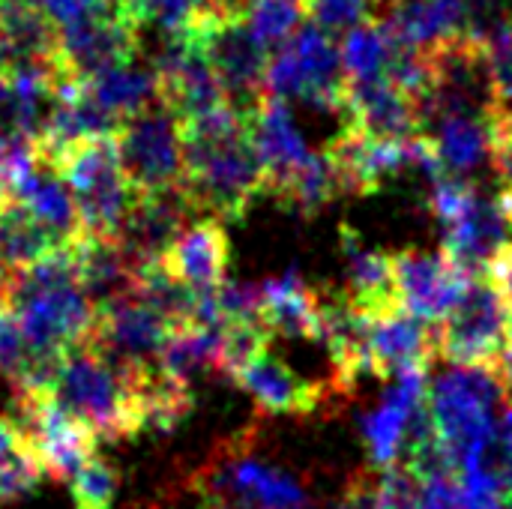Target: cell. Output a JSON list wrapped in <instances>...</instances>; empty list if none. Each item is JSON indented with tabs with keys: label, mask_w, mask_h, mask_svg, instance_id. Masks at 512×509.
<instances>
[{
	"label": "cell",
	"mask_w": 512,
	"mask_h": 509,
	"mask_svg": "<svg viewBox=\"0 0 512 509\" xmlns=\"http://www.w3.org/2000/svg\"><path fill=\"white\" fill-rule=\"evenodd\" d=\"M48 396L96 441H123L141 435V405L135 375L114 366L87 342L66 351L54 369Z\"/></svg>",
	"instance_id": "3"
},
{
	"label": "cell",
	"mask_w": 512,
	"mask_h": 509,
	"mask_svg": "<svg viewBox=\"0 0 512 509\" xmlns=\"http://www.w3.org/2000/svg\"><path fill=\"white\" fill-rule=\"evenodd\" d=\"M9 309L36 360H60L66 351L84 345L96 318V306L75 276L69 249L15 273Z\"/></svg>",
	"instance_id": "2"
},
{
	"label": "cell",
	"mask_w": 512,
	"mask_h": 509,
	"mask_svg": "<svg viewBox=\"0 0 512 509\" xmlns=\"http://www.w3.org/2000/svg\"><path fill=\"white\" fill-rule=\"evenodd\" d=\"M42 477H48V474H45L39 456L33 453V447L27 444L24 450H18L12 459H6L0 465V507L33 492L42 483Z\"/></svg>",
	"instance_id": "35"
},
{
	"label": "cell",
	"mask_w": 512,
	"mask_h": 509,
	"mask_svg": "<svg viewBox=\"0 0 512 509\" xmlns=\"http://www.w3.org/2000/svg\"><path fill=\"white\" fill-rule=\"evenodd\" d=\"M504 509H512V498H507V504H504Z\"/></svg>",
	"instance_id": "47"
},
{
	"label": "cell",
	"mask_w": 512,
	"mask_h": 509,
	"mask_svg": "<svg viewBox=\"0 0 512 509\" xmlns=\"http://www.w3.org/2000/svg\"><path fill=\"white\" fill-rule=\"evenodd\" d=\"M24 447H27V438H24L21 426H18L15 420L0 417V465H3L6 459H12L18 450H24Z\"/></svg>",
	"instance_id": "44"
},
{
	"label": "cell",
	"mask_w": 512,
	"mask_h": 509,
	"mask_svg": "<svg viewBox=\"0 0 512 509\" xmlns=\"http://www.w3.org/2000/svg\"><path fill=\"white\" fill-rule=\"evenodd\" d=\"M21 3H33V6H42L45 0H21Z\"/></svg>",
	"instance_id": "46"
},
{
	"label": "cell",
	"mask_w": 512,
	"mask_h": 509,
	"mask_svg": "<svg viewBox=\"0 0 512 509\" xmlns=\"http://www.w3.org/2000/svg\"><path fill=\"white\" fill-rule=\"evenodd\" d=\"M381 21L393 39L414 51H432L456 36H468L459 0H381Z\"/></svg>",
	"instance_id": "21"
},
{
	"label": "cell",
	"mask_w": 512,
	"mask_h": 509,
	"mask_svg": "<svg viewBox=\"0 0 512 509\" xmlns=\"http://www.w3.org/2000/svg\"><path fill=\"white\" fill-rule=\"evenodd\" d=\"M393 279L399 303L426 324H441L468 282L441 252L426 255L417 249L393 255Z\"/></svg>",
	"instance_id": "15"
},
{
	"label": "cell",
	"mask_w": 512,
	"mask_h": 509,
	"mask_svg": "<svg viewBox=\"0 0 512 509\" xmlns=\"http://www.w3.org/2000/svg\"><path fill=\"white\" fill-rule=\"evenodd\" d=\"M66 483H69L75 509H111L117 489H120V477H117L114 465L96 453L87 456Z\"/></svg>",
	"instance_id": "34"
},
{
	"label": "cell",
	"mask_w": 512,
	"mask_h": 509,
	"mask_svg": "<svg viewBox=\"0 0 512 509\" xmlns=\"http://www.w3.org/2000/svg\"><path fill=\"white\" fill-rule=\"evenodd\" d=\"M192 216L195 210L186 204L180 189L159 192V195H135L123 219V228L117 234V243L123 246V252L138 270L141 264L162 261Z\"/></svg>",
	"instance_id": "16"
},
{
	"label": "cell",
	"mask_w": 512,
	"mask_h": 509,
	"mask_svg": "<svg viewBox=\"0 0 512 509\" xmlns=\"http://www.w3.org/2000/svg\"><path fill=\"white\" fill-rule=\"evenodd\" d=\"M339 240H342L345 276H348L345 297L363 315H378L384 309L399 306L396 279H393V255L366 246L351 225H342Z\"/></svg>",
	"instance_id": "22"
},
{
	"label": "cell",
	"mask_w": 512,
	"mask_h": 509,
	"mask_svg": "<svg viewBox=\"0 0 512 509\" xmlns=\"http://www.w3.org/2000/svg\"><path fill=\"white\" fill-rule=\"evenodd\" d=\"M27 360H30V348L21 333V324H18L15 312L9 306H3L0 309V378L15 384L21 378Z\"/></svg>",
	"instance_id": "38"
},
{
	"label": "cell",
	"mask_w": 512,
	"mask_h": 509,
	"mask_svg": "<svg viewBox=\"0 0 512 509\" xmlns=\"http://www.w3.org/2000/svg\"><path fill=\"white\" fill-rule=\"evenodd\" d=\"M495 450H498V462L495 471L507 489V495L512 498V408H507V414L498 420V432H495Z\"/></svg>",
	"instance_id": "42"
},
{
	"label": "cell",
	"mask_w": 512,
	"mask_h": 509,
	"mask_svg": "<svg viewBox=\"0 0 512 509\" xmlns=\"http://www.w3.org/2000/svg\"><path fill=\"white\" fill-rule=\"evenodd\" d=\"M12 198H18L45 228H51L63 240L66 249L87 234L66 180L39 156H36V165L12 189Z\"/></svg>",
	"instance_id": "23"
},
{
	"label": "cell",
	"mask_w": 512,
	"mask_h": 509,
	"mask_svg": "<svg viewBox=\"0 0 512 509\" xmlns=\"http://www.w3.org/2000/svg\"><path fill=\"white\" fill-rule=\"evenodd\" d=\"M174 327L132 291L96 306L87 345L120 369L159 366V354Z\"/></svg>",
	"instance_id": "10"
},
{
	"label": "cell",
	"mask_w": 512,
	"mask_h": 509,
	"mask_svg": "<svg viewBox=\"0 0 512 509\" xmlns=\"http://www.w3.org/2000/svg\"><path fill=\"white\" fill-rule=\"evenodd\" d=\"M9 288H12V276L0 267V309L9 306Z\"/></svg>",
	"instance_id": "45"
},
{
	"label": "cell",
	"mask_w": 512,
	"mask_h": 509,
	"mask_svg": "<svg viewBox=\"0 0 512 509\" xmlns=\"http://www.w3.org/2000/svg\"><path fill=\"white\" fill-rule=\"evenodd\" d=\"M512 240V225L498 198L477 195L474 204L444 228L441 255L465 276L477 279L489 273L492 258Z\"/></svg>",
	"instance_id": "17"
},
{
	"label": "cell",
	"mask_w": 512,
	"mask_h": 509,
	"mask_svg": "<svg viewBox=\"0 0 512 509\" xmlns=\"http://www.w3.org/2000/svg\"><path fill=\"white\" fill-rule=\"evenodd\" d=\"M264 93L285 102H309L324 111H345L348 81L342 72L339 42L321 27H300L270 51Z\"/></svg>",
	"instance_id": "6"
},
{
	"label": "cell",
	"mask_w": 512,
	"mask_h": 509,
	"mask_svg": "<svg viewBox=\"0 0 512 509\" xmlns=\"http://www.w3.org/2000/svg\"><path fill=\"white\" fill-rule=\"evenodd\" d=\"M339 195H345V186H342V174H339L333 156L327 153V147L312 150L306 156V162L273 192L276 201H282L288 210H294L306 219L321 213Z\"/></svg>",
	"instance_id": "32"
},
{
	"label": "cell",
	"mask_w": 512,
	"mask_h": 509,
	"mask_svg": "<svg viewBox=\"0 0 512 509\" xmlns=\"http://www.w3.org/2000/svg\"><path fill=\"white\" fill-rule=\"evenodd\" d=\"M81 87L117 123H123L126 117H135L138 111L159 102L156 69L141 57L126 60L120 66H111V69H102V72L84 78Z\"/></svg>",
	"instance_id": "26"
},
{
	"label": "cell",
	"mask_w": 512,
	"mask_h": 509,
	"mask_svg": "<svg viewBox=\"0 0 512 509\" xmlns=\"http://www.w3.org/2000/svg\"><path fill=\"white\" fill-rule=\"evenodd\" d=\"M18 426L54 480H69L75 468L96 453V435L69 417L45 390H15Z\"/></svg>",
	"instance_id": "11"
},
{
	"label": "cell",
	"mask_w": 512,
	"mask_h": 509,
	"mask_svg": "<svg viewBox=\"0 0 512 509\" xmlns=\"http://www.w3.org/2000/svg\"><path fill=\"white\" fill-rule=\"evenodd\" d=\"M318 291L297 273L270 279L261 285V321L273 336L312 339L318 336Z\"/></svg>",
	"instance_id": "28"
},
{
	"label": "cell",
	"mask_w": 512,
	"mask_h": 509,
	"mask_svg": "<svg viewBox=\"0 0 512 509\" xmlns=\"http://www.w3.org/2000/svg\"><path fill=\"white\" fill-rule=\"evenodd\" d=\"M243 18L267 51L279 48L309 21L306 0H249Z\"/></svg>",
	"instance_id": "33"
},
{
	"label": "cell",
	"mask_w": 512,
	"mask_h": 509,
	"mask_svg": "<svg viewBox=\"0 0 512 509\" xmlns=\"http://www.w3.org/2000/svg\"><path fill=\"white\" fill-rule=\"evenodd\" d=\"M228 258L231 243L225 222H219L216 216H198L180 231V237L165 252L162 264L192 291L204 294L216 291L228 279Z\"/></svg>",
	"instance_id": "19"
},
{
	"label": "cell",
	"mask_w": 512,
	"mask_h": 509,
	"mask_svg": "<svg viewBox=\"0 0 512 509\" xmlns=\"http://www.w3.org/2000/svg\"><path fill=\"white\" fill-rule=\"evenodd\" d=\"M114 144L132 195H159L180 189V120L162 102H153L135 117H126L114 132Z\"/></svg>",
	"instance_id": "8"
},
{
	"label": "cell",
	"mask_w": 512,
	"mask_h": 509,
	"mask_svg": "<svg viewBox=\"0 0 512 509\" xmlns=\"http://www.w3.org/2000/svg\"><path fill=\"white\" fill-rule=\"evenodd\" d=\"M42 9L51 18L54 30L66 33V30H75L81 24L120 15L123 12V0H45Z\"/></svg>",
	"instance_id": "36"
},
{
	"label": "cell",
	"mask_w": 512,
	"mask_h": 509,
	"mask_svg": "<svg viewBox=\"0 0 512 509\" xmlns=\"http://www.w3.org/2000/svg\"><path fill=\"white\" fill-rule=\"evenodd\" d=\"M492 117L480 114H441L426 120L423 132L432 138L447 171L468 177L492 153Z\"/></svg>",
	"instance_id": "29"
},
{
	"label": "cell",
	"mask_w": 512,
	"mask_h": 509,
	"mask_svg": "<svg viewBox=\"0 0 512 509\" xmlns=\"http://www.w3.org/2000/svg\"><path fill=\"white\" fill-rule=\"evenodd\" d=\"M192 39L210 60L228 102L240 111H249L264 96L270 51L255 39L243 12L207 18Z\"/></svg>",
	"instance_id": "9"
},
{
	"label": "cell",
	"mask_w": 512,
	"mask_h": 509,
	"mask_svg": "<svg viewBox=\"0 0 512 509\" xmlns=\"http://www.w3.org/2000/svg\"><path fill=\"white\" fill-rule=\"evenodd\" d=\"M246 126L264 168V195H273L306 162L312 150L297 129L294 111L285 99L264 93L246 111Z\"/></svg>",
	"instance_id": "14"
},
{
	"label": "cell",
	"mask_w": 512,
	"mask_h": 509,
	"mask_svg": "<svg viewBox=\"0 0 512 509\" xmlns=\"http://www.w3.org/2000/svg\"><path fill=\"white\" fill-rule=\"evenodd\" d=\"M237 3H243V6H246V3H249V0H237Z\"/></svg>",
	"instance_id": "48"
},
{
	"label": "cell",
	"mask_w": 512,
	"mask_h": 509,
	"mask_svg": "<svg viewBox=\"0 0 512 509\" xmlns=\"http://www.w3.org/2000/svg\"><path fill=\"white\" fill-rule=\"evenodd\" d=\"M57 57L69 78L84 81L102 69L120 66L126 60L138 57V36L129 18L111 15L90 24H81L75 30L57 33Z\"/></svg>",
	"instance_id": "18"
},
{
	"label": "cell",
	"mask_w": 512,
	"mask_h": 509,
	"mask_svg": "<svg viewBox=\"0 0 512 509\" xmlns=\"http://www.w3.org/2000/svg\"><path fill=\"white\" fill-rule=\"evenodd\" d=\"M57 57V30L42 6L0 0V69Z\"/></svg>",
	"instance_id": "25"
},
{
	"label": "cell",
	"mask_w": 512,
	"mask_h": 509,
	"mask_svg": "<svg viewBox=\"0 0 512 509\" xmlns=\"http://www.w3.org/2000/svg\"><path fill=\"white\" fill-rule=\"evenodd\" d=\"M435 360V327L411 315L402 303L378 315H366V375L396 378L405 369L432 366Z\"/></svg>",
	"instance_id": "12"
},
{
	"label": "cell",
	"mask_w": 512,
	"mask_h": 509,
	"mask_svg": "<svg viewBox=\"0 0 512 509\" xmlns=\"http://www.w3.org/2000/svg\"><path fill=\"white\" fill-rule=\"evenodd\" d=\"M483 48H486L492 84H495L498 111H512V21L501 30H495L483 42Z\"/></svg>",
	"instance_id": "37"
},
{
	"label": "cell",
	"mask_w": 512,
	"mask_h": 509,
	"mask_svg": "<svg viewBox=\"0 0 512 509\" xmlns=\"http://www.w3.org/2000/svg\"><path fill=\"white\" fill-rule=\"evenodd\" d=\"M512 309L489 276L468 279L453 309L435 327L438 357L450 366L495 369L510 339Z\"/></svg>",
	"instance_id": "7"
},
{
	"label": "cell",
	"mask_w": 512,
	"mask_h": 509,
	"mask_svg": "<svg viewBox=\"0 0 512 509\" xmlns=\"http://www.w3.org/2000/svg\"><path fill=\"white\" fill-rule=\"evenodd\" d=\"M342 126L378 141H405L423 132V108L390 78L348 84Z\"/></svg>",
	"instance_id": "13"
},
{
	"label": "cell",
	"mask_w": 512,
	"mask_h": 509,
	"mask_svg": "<svg viewBox=\"0 0 512 509\" xmlns=\"http://www.w3.org/2000/svg\"><path fill=\"white\" fill-rule=\"evenodd\" d=\"M69 258L75 267V276L93 306H102L114 297H123L132 291L135 282V264L123 252L117 240L84 234L69 246Z\"/></svg>",
	"instance_id": "24"
},
{
	"label": "cell",
	"mask_w": 512,
	"mask_h": 509,
	"mask_svg": "<svg viewBox=\"0 0 512 509\" xmlns=\"http://www.w3.org/2000/svg\"><path fill=\"white\" fill-rule=\"evenodd\" d=\"M231 381L240 384L255 399V405L267 414L306 417V414H315L324 402V387L300 378L270 348L255 354Z\"/></svg>",
	"instance_id": "20"
},
{
	"label": "cell",
	"mask_w": 512,
	"mask_h": 509,
	"mask_svg": "<svg viewBox=\"0 0 512 509\" xmlns=\"http://www.w3.org/2000/svg\"><path fill=\"white\" fill-rule=\"evenodd\" d=\"M207 509H216V507H207Z\"/></svg>",
	"instance_id": "49"
},
{
	"label": "cell",
	"mask_w": 512,
	"mask_h": 509,
	"mask_svg": "<svg viewBox=\"0 0 512 509\" xmlns=\"http://www.w3.org/2000/svg\"><path fill=\"white\" fill-rule=\"evenodd\" d=\"M183 177L180 192L195 216L243 222L264 195V168L249 138L246 111L231 102L180 120Z\"/></svg>",
	"instance_id": "1"
},
{
	"label": "cell",
	"mask_w": 512,
	"mask_h": 509,
	"mask_svg": "<svg viewBox=\"0 0 512 509\" xmlns=\"http://www.w3.org/2000/svg\"><path fill=\"white\" fill-rule=\"evenodd\" d=\"M468 18V36L486 42L495 30L512 21V0H459Z\"/></svg>",
	"instance_id": "39"
},
{
	"label": "cell",
	"mask_w": 512,
	"mask_h": 509,
	"mask_svg": "<svg viewBox=\"0 0 512 509\" xmlns=\"http://www.w3.org/2000/svg\"><path fill=\"white\" fill-rule=\"evenodd\" d=\"M504 399L507 390L495 369L471 366H453L429 390V417L456 474L486 462L498 432L495 411Z\"/></svg>",
	"instance_id": "4"
},
{
	"label": "cell",
	"mask_w": 512,
	"mask_h": 509,
	"mask_svg": "<svg viewBox=\"0 0 512 509\" xmlns=\"http://www.w3.org/2000/svg\"><path fill=\"white\" fill-rule=\"evenodd\" d=\"M399 51L402 45L393 39V33L384 27L381 18H366L354 24L351 30L342 33V42H339L345 81L363 84V81L390 78Z\"/></svg>",
	"instance_id": "31"
},
{
	"label": "cell",
	"mask_w": 512,
	"mask_h": 509,
	"mask_svg": "<svg viewBox=\"0 0 512 509\" xmlns=\"http://www.w3.org/2000/svg\"><path fill=\"white\" fill-rule=\"evenodd\" d=\"M51 168L66 180L84 231L117 240L135 195L120 168L114 135H96L66 147Z\"/></svg>",
	"instance_id": "5"
},
{
	"label": "cell",
	"mask_w": 512,
	"mask_h": 509,
	"mask_svg": "<svg viewBox=\"0 0 512 509\" xmlns=\"http://www.w3.org/2000/svg\"><path fill=\"white\" fill-rule=\"evenodd\" d=\"M225 489L249 509H306L309 498L297 480L258 462L234 459L225 468Z\"/></svg>",
	"instance_id": "30"
},
{
	"label": "cell",
	"mask_w": 512,
	"mask_h": 509,
	"mask_svg": "<svg viewBox=\"0 0 512 509\" xmlns=\"http://www.w3.org/2000/svg\"><path fill=\"white\" fill-rule=\"evenodd\" d=\"M492 165L498 177L504 180V189H512V111L492 114Z\"/></svg>",
	"instance_id": "40"
},
{
	"label": "cell",
	"mask_w": 512,
	"mask_h": 509,
	"mask_svg": "<svg viewBox=\"0 0 512 509\" xmlns=\"http://www.w3.org/2000/svg\"><path fill=\"white\" fill-rule=\"evenodd\" d=\"M339 509H381V477L372 474H354Z\"/></svg>",
	"instance_id": "41"
},
{
	"label": "cell",
	"mask_w": 512,
	"mask_h": 509,
	"mask_svg": "<svg viewBox=\"0 0 512 509\" xmlns=\"http://www.w3.org/2000/svg\"><path fill=\"white\" fill-rule=\"evenodd\" d=\"M486 276L495 282V288L501 291V297L507 300V306L512 309V240L495 255V258H492Z\"/></svg>",
	"instance_id": "43"
},
{
	"label": "cell",
	"mask_w": 512,
	"mask_h": 509,
	"mask_svg": "<svg viewBox=\"0 0 512 509\" xmlns=\"http://www.w3.org/2000/svg\"><path fill=\"white\" fill-rule=\"evenodd\" d=\"M63 249V240L45 228L18 198L0 195V267L9 276L42 264Z\"/></svg>",
	"instance_id": "27"
}]
</instances>
